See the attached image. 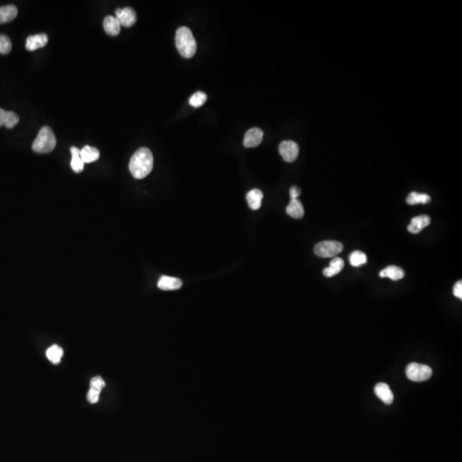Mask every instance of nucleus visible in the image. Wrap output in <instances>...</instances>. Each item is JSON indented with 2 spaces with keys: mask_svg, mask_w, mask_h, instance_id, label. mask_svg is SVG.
I'll use <instances>...</instances> for the list:
<instances>
[{
  "mask_svg": "<svg viewBox=\"0 0 462 462\" xmlns=\"http://www.w3.org/2000/svg\"><path fill=\"white\" fill-rule=\"evenodd\" d=\"M263 193L259 189H253L247 194V201L252 210H258L261 206Z\"/></svg>",
  "mask_w": 462,
  "mask_h": 462,
  "instance_id": "nucleus-18",
  "label": "nucleus"
},
{
  "mask_svg": "<svg viewBox=\"0 0 462 462\" xmlns=\"http://www.w3.org/2000/svg\"><path fill=\"white\" fill-rule=\"evenodd\" d=\"M207 96L203 92H196L189 99V104L194 107H201L205 103Z\"/></svg>",
  "mask_w": 462,
  "mask_h": 462,
  "instance_id": "nucleus-25",
  "label": "nucleus"
},
{
  "mask_svg": "<svg viewBox=\"0 0 462 462\" xmlns=\"http://www.w3.org/2000/svg\"><path fill=\"white\" fill-rule=\"evenodd\" d=\"M100 152L95 147L85 146L81 150V157L84 164H89L95 162L100 158Z\"/></svg>",
  "mask_w": 462,
  "mask_h": 462,
  "instance_id": "nucleus-19",
  "label": "nucleus"
},
{
  "mask_svg": "<svg viewBox=\"0 0 462 462\" xmlns=\"http://www.w3.org/2000/svg\"><path fill=\"white\" fill-rule=\"evenodd\" d=\"M64 355V351L61 347L58 345H52L47 350V357L51 363L58 364L61 361L62 357Z\"/></svg>",
  "mask_w": 462,
  "mask_h": 462,
  "instance_id": "nucleus-22",
  "label": "nucleus"
},
{
  "mask_svg": "<svg viewBox=\"0 0 462 462\" xmlns=\"http://www.w3.org/2000/svg\"><path fill=\"white\" fill-rule=\"evenodd\" d=\"M406 374L412 382H424L430 378L432 370L430 366L419 363H410L406 368Z\"/></svg>",
  "mask_w": 462,
  "mask_h": 462,
  "instance_id": "nucleus-4",
  "label": "nucleus"
},
{
  "mask_svg": "<svg viewBox=\"0 0 462 462\" xmlns=\"http://www.w3.org/2000/svg\"><path fill=\"white\" fill-rule=\"evenodd\" d=\"M374 392L383 403L390 405L394 400V394L387 383H378L374 388Z\"/></svg>",
  "mask_w": 462,
  "mask_h": 462,
  "instance_id": "nucleus-9",
  "label": "nucleus"
},
{
  "mask_svg": "<svg viewBox=\"0 0 462 462\" xmlns=\"http://www.w3.org/2000/svg\"><path fill=\"white\" fill-rule=\"evenodd\" d=\"M264 133L261 129L253 128L249 129L244 137L243 145L246 147H258L261 143Z\"/></svg>",
  "mask_w": 462,
  "mask_h": 462,
  "instance_id": "nucleus-8",
  "label": "nucleus"
},
{
  "mask_svg": "<svg viewBox=\"0 0 462 462\" xmlns=\"http://www.w3.org/2000/svg\"><path fill=\"white\" fill-rule=\"evenodd\" d=\"M12 44L8 36L0 34V53L8 54L11 51Z\"/></svg>",
  "mask_w": 462,
  "mask_h": 462,
  "instance_id": "nucleus-26",
  "label": "nucleus"
},
{
  "mask_svg": "<svg viewBox=\"0 0 462 462\" xmlns=\"http://www.w3.org/2000/svg\"><path fill=\"white\" fill-rule=\"evenodd\" d=\"M19 122L17 115L13 111H6L0 108V127L4 125L8 129H12Z\"/></svg>",
  "mask_w": 462,
  "mask_h": 462,
  "instance_id": "nucleus-13",
  "label": "nucleus"
},
{
  "mask_svg": "<svg viewBox=\"0 0 462 462\" xmlns=\"http://www.w3.org/2000/svg\"><path fill=\"white\" fill-rule=\"evenodd\" d=\"M343 250L342 244L336 240H325L317 244L314 248L316 255L321 258L336 257Z\"/></svg>",
  "mask_w": 462,
  "mask_h": 462,
  "instance_id": "nucleus-5",
  "label": "nucleus"
},
{
  "mask_svg": "<svg viewBox=\"0 0 462 462\" xmlns=\"http://www.w3.org/2000/svg\"><path fill=\"white\" fill-rule=\"evenodd\" d=\"M349 262L350 265L354 267H358L365 265L367 262V257L365 254L361 251H354L349 255Z\"/></svg>",
  "mask_w": 462,
  "mask_h": 462,
  "instance_id": "nucleus-24",
  "label": "nucleus"
},
{
  "mask_svg": "<svg viewBox=\"0 0 462 462\" xmlns=\"http://www.w3.org/2000/svg\"><path fill=\"white\" fill-rule=\"evenodd\" d=\"M183 286L182 280L172 276H163L158 281V287L162 291H176Z\"/></svg>",
  "mask_w": 462,
  "mask_h": 462,
  "instance_id": "nucleus-11",
  "label": "nucleus"
},
{
  "mask_svg": "<svg viewBox=\"0 0 462 462\" xmlns=\"http://www.w3.org/2000/svg\"><path fill=\"white\" fill-rule=\"evenodd\" d=\"M343 267V259L339 257H336L330 261V265L324 270L323 273L326 277H331L340 273Z\"/></svg>",
  "mask_w": 462,
  "mask_h": 462,
  "instance_id": "nucleus-17",
  "label": "nucleus"
},
{
  "mask_svg": "<svg viewBox=\"0 0 462 462\" xmlns=\"http://www.w3.org/2000/svg\"><path fill=\"white\" fill-rule=\"evenodd\" d=\"M286 212L294 219H300L304 216V208L298 199H291L286 208Z\"/></svg>",
  "mask_w": 462,
  "mask_h": 462,
  "instance_id": "nucleus-16",
  "label": "nucleus"
},
{
  "mask_svg": "<svg viewBox=\"0 0 462 462\" xmlns=\"http://www.w3.org/2000/svg\"><path fill=\"white\" fill-rule=\"evenodd\" d=\"M56 145L57 140L53 131L50 127L44 126L34 141L32 148L37 154H48L54 150Z\"/></svg>",
  "mask_w": 462,
  "mask_h": 462,
  "instance_id": "nucleus-3",
  "label": "nucleus"
},
{
  "mask_svg": "<svg viewBox=\"0 0 462 462\" xmlns=\"http://www.w3.org/2000/svg\"><path fill=\"white\" fill-rule=\"evenodd\" d=\"M291 199H298L301 194V189L297 187H292L290 191Z\"/></svg>",
  "mask_w": 462,
  "mask_h": 462,
  "instance_id": "nucleus-30",
  "label": "nucleus"
},
{
  "mask_svg": "<svg viewBox=\"0 0 462 462\" xmlns=\"http://www.w3.org/2000/svg\"><path fill=\"white\" fill-rule=\"evenodd\" d=\"M430 223V219L429 216H418L411 220V222L408 227V230L410 233L418 234Z\"/></svg>",
  "mask_w": 462,
  "mask_h": 462,
  "instance_id": "nucleus-12",
  "label": "nucleus"
},
{
  "mask_svg": "<svg viewBox=\"0 0 462 462\" xmlns=\"http://www.w3.org/2000/svg\"><path fill=\"white\" fill-rule=\"evenodd\" d=\"M430 201V197L428 194H419L417 192H412L407 198V203L411 205L418 204H427Z\"/></svg>",
  "mask_w": 462,
  "mask_h": 462,
  "instance_id": "nucleus-23",
  "label": "nucleus"
},
{
  "mask_svg": "<svg viewBox=\"0 0 462 462\" xmlns=\"http://www.w3.org/2000/svg\"><path fill=\"white\" fill-rule=\"evenodd\" d=\"M101 393V392H100V391H95V390L90 388L88 393H87V401H89L90 403H92V404L97 403L99 399H100Z\"/></svg>",
  "mask_w": 462,
  "mask_h": 462,
  "instance_id": "nucleus-28",
  "label": "nucleus"
},
{
  "mask_svg": "<svg viewBox=\"0 0 462 462\" xmlns=\"http://www.w3.org/2000/svg\"><path fill=\"white\" fill-rule=\"evenodd\" d=\"M176 45L177 50L183 57L191 58L196 52V41L188 28L182 27L176 33Z\"/></svg>",
  "mask_w": 462,
  "mask_h": 462,
  "instance_id": "nucleus-2",
  "label": "nucleus"
},
{
  "mask_svg": "<svg viewBox=\"0 0 462 462\" xmlns=\"http://www.w3.org/2000/svg\"><path fill=\"white\" fill-rule=\"evenodd\" d=\"M154 168V156L147 147L137 151L129 162V171L137 179H142L150 174Z\"/></svg>",
  "mask_w": 462,
  "mask_h": 462,
  "instance_id": "nucleus-1",
  "label": "nucleus"
},
{
  "mask_svg": "<svg viewBox=\"0 0 462 462\" xmlns=\"http://www.w3.org/2000/svg\"><path fill=\"white\" fill-rule=\"evenodd\" d=\"M279 153L284 161L294 162L299 155V146L292 140H284L279 145Z\"/></svg>",
  "mask_w": 462,
  "mask_h": 462,
  "instance_id": "nucleus-6",
  "label": "nucleus"
},
{
  "mask_svg": "<svg viewBox=\"0 0 462 462\" xmlns=\"http://www.w3.org/2000/svg\"><path fill=\"white\" fill-rule=\"evenodd\" d=\"M453 293H454V295L455 297L459 298V299H462V281H459L457 283H455V286H454V290H453Z\"/></svg>",
  "mask_w": 462,
  "mask_h": 462,
  "instance_id": "nucleus-29",
  "label": "nucleus"
},
{
  "mask_svg": "<svg viewBox=\"0 0 462 462\" xmlns=\"http://www.w3.org/2000/svg\"><path fill=\"white\" fill-rule=\"evenodd\" d=\"M116 17L119 20L121 26L131 27L137 22V14L132 8L126 7L118 9L116 11Z\"/></svg>",
  "mask_w": 462,
  "mask_h": 462,
  "instance_id": "nucleus-7",
  "label": "nucleus"
},
{
  "mask_svg": "<svg viewBox=\"0 0 462 462\" xmlns=\"http://www.w3.org/2000/svg\"><path fill=\"white\" fill-rule=\"evenodd\" d=\"M104 386H105V383L101 376H94L90 382V388L100 392L102 391Z\"/></svg>",
  "mask_w": 462,
  "mask_h": 462,
  "instance_id": "nucleus-27",
  "label": "nucleus"
},
{
  "mask_svg": "<svg viewBox=\"0 0 462 462\" xmlns=\"http://www.w3.org/2000/svg\"><path fill=\"white\" fill-rule=\"evenodd\" d=\"M379 276L382 278L389 277L390 279L393 280V281H397V280L402 279L404 277L405 273L401 267H398L395 265H390V266H388L386 268L383 269V271L380 272Z\"/></svg>",
  "mask_w": 462,
  "mask_h": 462,
  "instance_id": "nucleus-15",
  "label": "nucleus"
},
{
  "mask_svg": "<svg viewBox=\"0 0 462 462\" xmlns=\"http://www.w3.org/2000/svg\"><path fill=\"white\" fill-rule=\"evenodd\" d=\"M17 9L13 4L0 7V23L11 22L17 16Z\"/></svg>",
  "mask_w": 462,
  "mask_h": 462,
  "instance_id": "nucleus-20",
  "label": "nucleus"
},
{
  "mask_svg": "<svg viewBox=\"0 0 462 462\" xmlns=\"http://www.w3.org/2000/svg\"><path fill=\"white\" fill-rule=\"evenodd\" d=\"M47 42H48V36L46 34L29 36L26 40V49L33 51L45 47Z\"/></svg>",
  "mask_w": 462,
  "mask_h": 462,
  "instance_id": "nucleus-10",
  "label": "nucleus"
},
{
  "mask_svg": "<svg viewBox=\"0 0 462 462\" xmlns=\"http://www.w3.org/2000/svg\"><path fill=\"white\" fill-rule=\"evenodd\" d=\"M104 31L108 34L109 35L117 36L119 35L120 30H121V24L119 22L116 17L112 16H108L104 18Z\"/></svg>",
  "mask_w": 462,
  "mask_h": 462,
  "instance_id": "nucleus-14",
  "label": "nucleus"
},
{
  "mask_svg": "<svg viewBox=\"0 0 462 462\" xmlns=\"http://www.w3.org/2000/svg\"><path fill=\"white\" fill-rule=\"evenodd\" d=\"M70 152L72 154L71 163H70L72 170L75 173H81L84 169V163L81 157V150H79L77 147H72L70 148Z\"/></svg>",
  "mask_w": 462,
  "mask_h": 462,
  "instance_id": "nucleus-21",
  "label": "nucleus"
}]
</instances>
